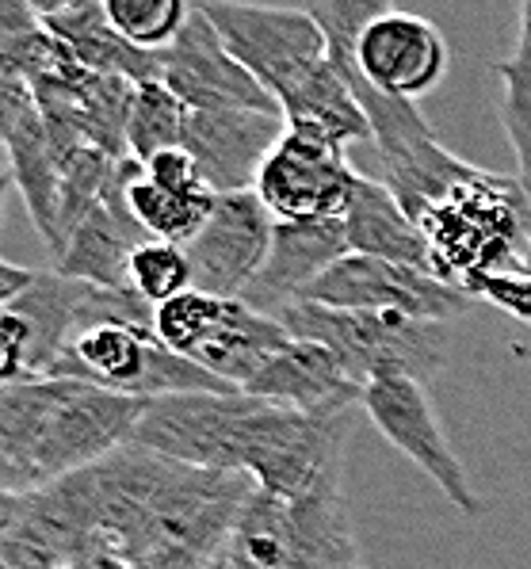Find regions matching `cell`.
Instances as JSON below:
<instances>
[{"label": "cell", "instance_id": "36", "mask_svg": "<svg viewBox=\"0 0 531 569\" xmlns=\"http://www.w3.org/2000/svg\"><path fill=\"white\" fill-rule=\"evenodd\" d=\"M348 569H363V566H348Z\"/></svg>", "mask_w": 531, "mask_h": 569}, {"label": "cell", "instance_id": "11", "mask_svg": "<svg viewBox=\"0 0 531 569\" xmlns=\"http://www.w3.org/2000/svg\"><path fill=\"white\" fill-rule=\"evenodd\" d=\"M0 138L8 150V180L20 188L34 230L62 252V161L50 142L34 89L20 77H0Z\"/></svg>", "mask_w": 531, "mask_h": 569}, {"label": "cell", "instance_id": "37", "mask_svg": "<svg viewBox=\"0 0 531 569\" xmlns=\"http://www.w3.org/2000/svg\"><path fill=\"white\" fill-rule=\"evenodd\" d=\"M4 569H8V566H4Z\"/></svg>", "mask_w": 531, "mask_h": 569}, {"label": "cell", "instance_id": "29", "mask_svg": "<svg viewBox=\"0 0 531 569\" xmlns=\"http://www.w3.org/2000/svg\"><path fill=\"white\" fill-rule=\"evenodd\" d=\"M493 73L501 81V122L517 153V177L531 191V61L512 54L498 61Z\"/></svg>", "mask_w": 531, "mask_h": 569}, {"label": "cell", "instance_id": "13", "mask_svg": "<svg viewBox=\"0 0 531 569\" xmlns=\"http://www.w3.org/2000/svg\"><path fill=\"white\" fill-rule=\"evenodd\" d=\"M161 58V81L188 103V111H280L275 96L230 54L203 8L191 12L188 28Z\"/></svg>", "mask_w": 531, "mask_h": 569}, {"label": "cell", "instance_id": "3", "mask_svg": "<svg viewBox=\"0 0 531 569\" xmlns=\"http://www.w3.org/2000/svg\"><path fill=\"white\" fill-rule=\"evenodd\" d=\"M146 401L77 379H23L0 390V481L31 493L127 448Z\"/></svg>", "mask_w": 531, "mask_h": 569}, {"label": "cell", "instance_id": "2", "mask_svg": "<svg viewBox=\"0 0 531 569\" xmlns=\"http://www.w3.org/2000/svg\"><path fill=\"white\" fill-rule=\"evenodd\" d=\"M89 478L100 547L127 569H207L257 489L246 475L188 467L138 443L89 467Z\"/></svg>", "mask_w": 531, "mask_h": 569}, {"label": "cell", "instance_id": "19", "mask_svg": "<svg viewBox=\"0 0 531 569\" xmlns=\"http://www.w3.org/2000/svg\"><path fill=\"white\" fill-rule=\"evenodd\" d=\"M363 390L368 382L355 379L333 348L302 337L287 340L246 387V393L302 413H352L363 406Z\"/></svg>", "mask_w": 531, "mask_h": 569}, {"label": "cell", "instance_id": "22", "mask_svg": "<svg viewBox=\"0 0 531 569\" xmlns=\"http://www.w3.org/2000/svg\"><path fill=\"white\" fill-rule=\"evenodd\" d=\"M58 39L66 42L69 50L77 54L84 69H96V73H116L127 77V81H161V69H164V50H142L134 42H127L123 34L108 23L103 16V4H84L69 16H58V20L47 23Z\"/></svg>", "mask_w": 531, "mask_h": 569}, {"label": "cell", "instance_id": "16", "mask_svg": "<svg viewBox=\"0 0 531 569\" xmlns=\"http://www.w3.org/2000/svg\"><path fill=\"white\" fill-rule=\"evenodd\" d=\"M287 134L280 111H191L184 150L214 196L257 191L260 169Z\"/></svg>", "mask_w": 531, "mask_h": 569}, {"label": "cell", "instance_id": "28", "mask_svg": "<svg viewBox=\"0 0 531 569\" xmlns=\"http://www.w3.org/2000/svg\"><path fill=\"white\" fill-rule=\"evenodd\" d=\"M130 287H134L153 310L172 302L177 295L191 291L196 276H191L188 249L177 241H161V238L138 244V252L130 257Z\"/></svg>", "mask_w": 531, "mask_h": 569}, {"label": "cell", "instance_id": "1", "mask_svg": "<svg viewBox=\"0 0 531 569\" xmlns=\"http://www.w3.org/2000/svg\"><path fill=\"white\" fill-rule=\"evenodd\" d=\"M368 103L382 183L429 241L432 271L455 287L482 276H531V191L520 177L485 172L440 146L417 103L355 89Z\"/></svg>", "mask_w": 531, "mask_h": 569}, {"label": "cell", "instance_id": "6", "mask_svg": "<svg viewBox=\"0 0 531 569\" xmlns=\"http://www.w3.org/2000/svg\"><path fill=\"white\" fill-rule=\"evenodd\" d=\"M50 379H77L92 387L134 393V398H169V393H226L222 379L188 356L172 352L157 337L153 318H111L77 329L66 340Z\"/></svg>", "mask_w": 531, "mask_h": 569}, {"label": "cell", "instance_id": "5", "mask_svg": "<svg viewBox=\"0 0 531 569\" xmlns=\"http://www.w3.org/2000/svg\"><path fill=\"white\" fill-rule=\"evenodd\" d=\"M138 291H116L62 271H39L34 283L0 313V379H50L77 329L111 318H153Z\"/></svg>", "mask_w": 531, "mask_h": 569}, {"label": "cell", "instance_id": "20", "mask_svg": "<svg viewBox=\"0 0 531 569\" xmlns=\"http://www.w3.org/2000/svg\"><path fill=\"white\" fill-rule=\"evenodd\" d=\"M280 111L287 119V130L307 134L313 142L337 146V150H348V146L375 138L360 96H355L348 73L333 58H325L299 89L287 92L280 100Z\"/></svg>", "mask_w": 531, "mask_h": 569}, {"label": "cell", "instance_id": "24", "mask_svg": "<svg viewBox=\"0 0 531 569\" xmlns=\"http://www.w3.org/2000/svg\"><path fill=\"white\" fill-rule=\"evenodd\" d=\"M226 558L233 569H299L291 501L252 489L226 542Z\"/></svg>", "mask_w": 531, "mask_h": 569}, {"label": "cell", "instance_id": "12", "mask_svg": "<svg viewBox=\"0 0 531 569\" xmlns=\"http://www.w3.org/2000/svg\"><path fill=\"white\" fill-rule=\"evenodd\" d=\"M272 233L275 214L264 207V199L257 191L214 196L211 218L184 244L196 287L222 295V299H241L246 287L257 279V271L264 268Z\"/></svg>", "mask_w": 531, "mask_h": 569}, {"label": "cell", "instance_id": "21", "mask_svg": "<svg viewBox=\"0 0 531 569\" xmlns=\"http://www.w3.org/2000/svg\"><path fill=\"white\" fill-rule=\"evenodd\" d=\"M344 230L352 252H368V257L398 260V264H413L432 271L429 241L417 230L409 210L398 203V196L379 180L360 177L348 196L344 207Z\"/></svg>", "mask_w": 531, "mask_h": 569}, {"label": "cell", "instance_id": "26", "mask_svg": "<svg viewBox=\"0 0 531 569\" xmlns=\"http://www.w3.org/2000/svg\"><path fill=\"white\" fill-rule=\"evenodd\" d=\"M188 103L164 81H138L127 111V150L138 161H150L161 150L184 146L188 130Z\"/></svg>", "mask_w": 531, "mask_h": 569}, {"label": "cell", "instance_id": "17", "mask_svg": "<svg viewBox=\"0 0 531 569\" xmlns=\"http://www.w3.org/2000/svg\"><path fill=\"white\" fill-rule=\"evenodd\" d=\"M352 252L348 244L344 218H294V222H275L272 249H268L264 268L246 287L252 310L280 318L287 306L302 302L307 291L325 276L341 257Z\"/></svg>", "mask_w": 531, "mask_h": 569}, {"label": "cell", "instance_id": "27", "mask_svg": "<svg viewBox=\"0 0 531 569\" xmlns=\"http://www.w3.org/2000/svg\"><path fill=\"white\" fill-rule=\"evenodd\" d=\"M108 23L142 50H169L196 8L188 0H100Z\"/></svg>", "mask_w": 531, "mask_h": 569}, {"label": "cell", "instance_id": "9", "mask_svg": "<svg viewBox=\"0 0 531 569\" xmlns=\"http://www.w3.org/2000/svg\"><path fill=\"white\" fill-rule=\"evenodd\" d=\"M302 302L341 306V310H398L413 318L455 321L459 313L474 310V295L440 279L437 271H424L398 260L348 252L325 276L307 291Z\"/></svg>", "mask_w": 531, "mask_h": 569}, {"label": "cell", "instance_id": "33", "mask_svg": "<svg viewBox=\"0 0 531 569\" xmlns=\"http://www.w3.org/2000/svg\"><path fill=\"white\" fill-rule=\"evenodd\" d=\"M39 268H23V264H12V260H0V306L16 302L23 291L34 283Z\"/></svg>", "mask_w": 531, "mask_h": 569}, {"label": "cell", "instance_id": "31", "mask_svg": "<svg viewBox=\"0 0 531 569\" xmlns=\"http://www.w3.org/2000/svg\"><path fill=\"white\" fill-rule=\"evenodd\" d=\"M146 177L153 183H161L164 191H177V196H207V191H211L203 172H199L196 157H191L184 146L153 153L150 161H146Z\"/></svg>", "mask_w": 531, "mask_h": 569}, {"label": "cell", "instance_id": "7", "mask_svg": "<svg viewBox=\"0 0 531 569\" xmlns=\"http://www.w3.org/2000/svg\"><path fill=\"white\" fill-rule=\"evenodd\" d=\"M153 326L172 352L207 367L233 390H246L260 367L291 340L280 318L252 310L246 299H222L199 287L157 306Z\"/></svg>", "mask_w": 531, "mask_h": 569}, {"label": "cell", "instance_id": "14", "mask_svg": "<svg viewBox=\"0 0 531 569\" xmlns=\"http://www.w3.org/2000/svg\"><path fill=\"white\" fill-rule=\"evenodd\" d=\"M448 61V42L437 23L394 8L360 34L348 81H363L382 96L417 103L443 81Z\"/></svg>", "mask_w": 531, "mask_h": 569}, {"label": "cell", "instance_id": "34", "mask_svg": "<svg viewBox=\"0 0 531 569\" xmlns=\"http://www.w3.org/2000/svg\"><path fill=\"white\" fill-rule=\"evenodd\" d=\"M28 4L34 8V16H39L42 23H50V20H58V16L77 12V8H84V4H96V0H28Z\"/></svg>", "mask_w": 531, "mask_h": 569}, {"label": "cell", "instance_id": "18", "mask_svg": "<svg viewBox=\"0 0 531 569\" xmlns=\"http://www.w3.org/2000/svg\"><path fill=\"white\" fill-rule=\"evenodd\" d=\"M127 169L130 157L116 164V177L108 180L100 203L77 222L66 249L54 257V268L62 276L89 279V283L116 287V291H134L130 287V257L138 252V244L150 241V233L127 203Z\"/></svg>", "mask_w": 531, "mask_h": 569}, {"label": "cell", "instance_id": "30", "mask_svg": "<svg viewBox=\"0 0 531 569\" xmlns=\"http://www.w3.org/2000/svg\"><path fill=\"white\" fill-rule=\"evenodd\" d=\"M310 12L318 16L321 31H325V39H329V58L348 73L355 61V42H360V34L368 31L379 16L394 12V0H313Z\"/></svg>", "mask_w": 531, "mask_h": 569}, {"label": "cell", "instance_id": "4", "mask_svg": "<svg viewBox=\"0 0 531 569\" xmlns=\"http://www.w3.org/2000/svg\"><path fill=\"white\" fill-rule=\"evenodd\" d=\"M291 337L333 348L337 360L360 382L417 379L429 387L451 352V321L413 318L398 310H341L321 302H294L280 313Z\"/></svg>", "mask_w": 531, "mask_h": 569}, {"label": "cell", "instance_id": "23", "mask_svg": "<svg viewBox=\"0 0 531 569\" xmlns=\"http://www.w3.org/2000/svg\"><path fill=\"white\" fill-rule=\"evenodd\" d=\"M291 520H294L299 569L363 566L352 516H348V501L341 493V478L325 481V486H318L313 493L291 501Z\"/></svg>", "mask_w": 531, "mask_h": 569}, {"label": "cell", "instance_id": "35", "mask_svg": "<svg viewBox=\"0 0 531 569\" xmlns=\"http://www.w3.org/2000/svg\"><path fill=\"white\" fill-rule=\"evenodd\" d=\"M517 58L531 61V0H520V31H517Z\"/></svg>", "mask_w": 531, "mask_h": 569}, {"label": "cell", "instance_id": "32", "mask_svg": "<svg viewBox=\"0 0 531 569\" xmlns=\"http://www.w3.org/2000/svg\"><path fill=\"white\" fill-rule=\"evenodd\" d=\"M470 295L531 329V276H482L478 283H470Z\"/></svg>", "mask_w": 531, "mask_h": 569}, {"label": "cell", "instance_id": "25", "mask_svg": "<svg viewBox=\"0 0 531 569\" xmlns=\"http://www.w3.org/2000/svg\"><path fill=\"white\" fill-rule=\"evenodd\" d=\"M127 203L134 210V218L146 226L150 238L188 244L203 230V222L214 210V191L207 196H177V191H164L161 183L146 177V164L138 157H130L127 169Z\"/></svg>", "mask_w": 531, "mask_h": 569}, {"label": "cell", "instance_id": "8", "mask_svg": "<svg viewBox=\"0 0 531 569\" xmlns=\"http://www.w3.org/2000/svg\"><path fill=\"white\" fill-rule=\"evenodd\" d=\"M199 8L219 28L230 54L275 96V103L329 58V39L310 8L252 4V0H207Z\"/></svg>", "mask_w": 531, "mask_h": 569}, {"label": "cell", "instance_id": "10", "mask_svg": "<svg viewBox=\"0 0 531 569\" xmlns=\"http://www.w3.org/2000/svg\"><path fill=\"white\" fill-rule=\"evenodd\" d=\"M360 409L421 475H429L437 481V489L459 512L482 516L485 509L482 497L470 486L467 467L459 462L455 448L448 443V432H443L437 406H432L424 382L402 379V375H398V379H375L363 390Z\"/></svg>", "mask_w": 531, "mask_h": 569}, {"label": "cell", "instance_id": "15", "mask_svg": "<svg viewBox=\"0 0 531 569\" xmlns=\"http://www.w3.org/2000/svg\"><path fill=\"white\" fill-rule=\"evenodd\" d=\"M355 180H360V172L348 164L344 150L287 130L283 142L260 169L257 196L275 214V222L341 218Z\"/></svg>", "mask_w": 531, "mask_h": 569}]
</instances>
